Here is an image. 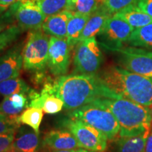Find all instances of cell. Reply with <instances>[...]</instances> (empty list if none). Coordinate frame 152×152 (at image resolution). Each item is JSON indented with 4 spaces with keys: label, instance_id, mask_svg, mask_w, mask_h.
Here are the masks:
<instances>
[{
    "label": "cell",
    "instance_id": "4dcf8cb0",
    "mask_svg": "<svg viewBox=\"0 0 152 152\" xmlns=\"http://www.w3.org/2000/svg\"><path fill=\"white\" fill-rule=\"evenodd\" d=\"M135 4L144 12L152 17V0H137Z\"/></svg>",
    "mask_w": 152,
    "mask_h": 152
},
{
    "label": "cell",
    "instance_id": "ffe728a7",
    "mask_svg": "<svg viewBox=\"0 0 152 152\" xmlns=\"http://www.w3.org/2000/svg\"><path fill=\"white\" fill-rule=\"evenodd\" d=\"M32 90L19 76L0 83V96L4 97L14 94H28Z\"/></svg>",
    "mask_w": 152,
    "mask_h": 152
},
{
    "label": "cell",
    "instance_id": "f1b7e54d",
    "mask_svg": "<svg viewBox=\"0 0 152 152\" xmlns=\"http://www.w3.org/2000/svg\"><path fill=\"white\" fill-rule=\"evenodd\" d=\"M22 112V111L17 109L13 106L9 96H5L2 102L0 103V113L7 115V116L10 118H16Z\"/></svg>",
    "mask_w": 152,
    "mask_h": 152
},
{
    "label": "cell",
    "instance_id": "836d02e7",
    "mask_svg": "<svg viewBox=\"0 0 152 152\" xmlns=\"http://www.w3.org/2000/svg\"><path fill=\"white\" fill-rule=\"evenodd\" d=\"M20 1H23V0H0V5L9 8L11 5Z\"/></svg>",
    "mask_w": 152,
    "mask_h": 152
},
{
    "label": "cell",
    "instance_id": "277c9868",
    "mask_svg": "<svg viewBox=\"0 0 152 152\" xmlns=\"http://www.w3.org/2000/svg\"><path fill=\"white\" fill-rule=\"evenodd\" d=\"M69 117L83 121L105 134L108 140L113 141L119 137L120 125L109 108L97 101L71 111Z\"/></svg>",
    "mask_w": 152,
    "mask_h": 152
},
{
    "label": "cell",
    "instance_id": "603a6c76",
    "mask_svg": "<svg viewBox=\"0 0 152 152\" xmlns=\"http://www.w3.org/2000/svg\"><path fill=\"white\" fill-rule=\"evenodd\" d=\"M42 118V109L29 107L25 110L20 115H19L18 120L20 123L28 125L36 132H39V126H40Z\"/></svg>",
    "mask_w": 152,
    "mask_h": 152
},
{
    "label": "cell",
    "instance_id": "d6986e66",
    "mask_svg": "<svg viewBox=\"0 0 152 152\" xmlns=\"http://www.w3.org/2000/svg\"><path fill=\"white\" fill-rule=\"evenodd\" d=\"M90 16L79 13H73L68 23L66 35V40L72 49L79 42L83 30Z\"/></svg>",
    "mask_w": 152,
    "mask_h": 152
},
{
    "label": "cell",
    "instance_id": "9c48e42d",
    "mask_svg": "<svg viewBox=\"0 0 152 152\" xmlns=\"http://www.w3.org/2000/svg\"><path fill=\"white\" fill-rule=\"evenodd\" d=\"M23 30L42 29L47 17L42 12L35 0H23L14 4L8 11Z\"/></svg>",
    "mask_w": 152,
    "mask_h": 152
},
{
    "label": "cell",
    "instance_id": "44dd1931",
    "mask_svg": "<svg viewBox=\"0 0 152 152\" xmlns=\"http://www.w3.org/2000/svg\"><path fill=\"white\" fill-rule=\"evenodd\" d=\"M127 42L134 47L152 49V23L134 29Z\"/></svg>",
    "mask_w": 152,
    "mask_h": 152
},
{
    "label": "cell",
    "instance_id": "cb8c5ba5",
    "mask_svg": "<svg viewBox=\"0 0 152 152\" xmlns=\"http://www.w3.org/2000/svg\"><path fill=\"white\" fill-rule=\"evenodd\" d=\"M35 1L46 17L67 10L68 0H35Z\"/></svg>",
    "mask_w": 152,
    "mask_h": 152
},
{
    "label": "cell",
    "instance_id": "f546056e",
    "mask_svg": "<svg viewBox=\"0 0 152 152\" xmlns=\"http://www.w3.org/2000/svg\"><path fill=\"white\" fill-rule=\"evenodd\" d=\"M15 133L16 132L0 134V152H8L11 149Z\"/></svg>",
    "mask_w": 152,
    "mask_h": 152
},
{
    "label": "cell",
    "instance_id": "e575fe53",
    "mask_svg": "<svg viewBox=\"0 0 152 152\" xmlns=\"http://www.w3.org/2000/svg\"><path fill=\"white\" fill-rule=\"evenodd\" d=\"M77 149L71 150H47V152H76Z\"/></svg>",
    "mask_w": 152,
    "mask_h": 152
},
{
    "label": "cell",
    "instance_id": "ac0fdd59",
    "mask_svg": "<svg viewBox=\"0 0 152 152\" xmlns=\"http://www.w3.org/2000/svg\"><path fill=\"white\" fill-rule=\"evenodd\" d=\"M115 15L125 20L134 29L152 23V17L144 12L136 4L131 5Z\"/></svg>",
    "mask_w": 152,
    "mask_h": 152
},
{
    "label": "cell",
    "instance_id": "2e32d148",
    "mask_svg": "<svg viewBox=\"0 0 152 152\" xmlns=\"http://www.w3.org/2000/svg\"><path fill=\"white\" fill-rule=\"evenodd\" d=\"M112 15L101 5L99 8L94 11L89 18L83 30L80 41L85 40L99 35L103 30L107 20Z\"/></svg>",
    "mask_w": 152,
    "mask_h": 152
},
{
    "label": "cell",
    "instance_id": "d590c367",
    "mask_svg": "<svg viewBox=\"0 0 152 152\" xmlns=\"http://www.w3.org/2000/svg\"><path fill=\"white\" fill-rule=\"evenodd\" d=\"M9 9V7H4V6H1L0 5V14H3L4 12H5L7 10V9Z\"/></svg>",
    "mask_w": 152,
    "mask_h": 152
},
{
    "label": "cell",
    "instance_id": "d6a6232c",
    "mask_svg": "<svg viewBox=\"0 0 152 152\" xmlns=\"http://www.w3.org/2000/svg\"><path fill=\"white\" fill-rule=\"evenodd\" d=\"M145 152H152V125L145 144Z\"/></svg>",
    "mask_w": 152,
    "mask_h": 152
},
{
    "label": "cell",
    "instance_id": "8d00e7d4",
    "mask_svg": "<svg viewBox=\"0 0 152 152\" xmlns=\"http://www.w3.org/2000/svg\"><path fill=\"white\" fill-rule=\"evenodd\" d=\"M76 152H94V151H88V150L84 149H79L77 150Z\"/></svg>",
    "mask_w": 152,
    "mask_h": 152
},
{
    "label": "cell",
    "instance_id": "484cf974",
    "mask_svg": "<svg viewBox=\"0 0 152 152\" xmlns=\"http://www.w3.org/2000/svg\"><path fill=\"white\" fill-rule=\"evenodd\" d=\"M137 0H102V6L109 14L113 15L123 9L135 4Z\"/></svg>",
    "mask_w": 152,
    "mask_h": 152
},
{
    "label": "cell",
    "instance_id": "ba28073f",
    "mask_svg": "<svg viewBox=\"0 0 152 152\" xmlns=\"http://www.w3.org/2000/svg\"><path fill=\"white\" fill-rule=\"evenodd\" d=\"M109 49L119 54L121 67L152 80V52L134 47Z\"/></svg>",
    "mask_w": 152,
    "mask_h": 152
},
{
    "label": "cell",
    "instance_id": "9a60e30c",
    "mask_svg": "<svg viewBox=\"0 0 152 152\" xmlns=\"http://www.w3.org/2000/svg\"><path fill=\"white\" fill-rule=\"evenodd\" d=\"M73 13L68 10L63 11L47 17L43 23L42 30L48 35L61 39H66L67 26Z\"/></svg>",
    "mask_w": 152,
    "mask_h": 152
},
{
    "label": "cell",
    "instance_id": "5bb4252c",
    "mask_svg": "<svg viewBox=\"0 0 152 152\" xmlns=\"http://www.w3.org/2000/svg\"><path fill=\"white\" fill-rule=\"evenodd\" d=\"M42 146L39 132L20 126L15 133L11 149L16 152H40Z\"/></svg>",
    "mask_w": 152,
    "mask_h": 152
},
{
    "label": "cell",
    "instance_id": "7c38bea8",
    "mask_svg": "<svg viewBox=\"0 0 152 152\" xmlns=\"http://www.w3.org/2000/svg\"><path fill=\"white\" fill-rule=\"evenodd\" d=\"M42 147L47 150L81 149L77 139L67 129H56L47 132L42 140Z\"/></svg>",
    "mask_w": 152,
    "mask_h": 152
},
{
    "label": "cell",
    "instance_id": "74e56055",
    "mask_svg": "<svg viewBox=\"0 0 152 152\" xmlns=\"http://www.w3.org/2000/svg\"><path fill=\"white\" fill-rule=\"evenodd\" d=\"M148 108H149V111H150V115H151V125H152V104H151V105H150V106H148Z\"/></svg>",
    "mask_w": 152,
    "mask_h": 152
},
{
    "label": "cell",
    "instance_id": "f35d334b",
    "mask_svg": "<svg viewBox=\"0 0 152 152\" xmlns=\"http://www.w3.org/2000/svg\"><path fill=\"white\" fill-rule=\"evenodd\" d=\"M8 152H16V151H14V150L11 149V150H10V151H9Z\"/></svg>",
    "mask_w": 152,
    "mask_h": 152
},
{
    "label": "cell",
    "instance_id": "1f68e13d",
    "mask_svg": "<svg viewBox=\"0 0 152 152\" xmlns=\"http://www.w3.org/2000/svg\"><path fill=\"white\" fill-rule=\"evenodd\" d=\"M9 17H10V15L9 14L8 12H7L4 15V16L0 18V33H2L4 30H5L7 28H9L11 26L7 22V20H6V19L9 18Z\"/></svg>",
    "mask_w": 152,
    "mask_h": 152
},
{
    "label": "cell",
    "instance_id": "52a82bcc",
    "mask_svg": "<svg viewBox=\"0 0 152 152\" xmlns=\"http://www.w3.org/2000/svg\"><path fill=\"white\" fill-rule=\"evenodd\" d=\"M103 61V55L96 37L80 41L73 55L74 71L77 74L96 75Z\"/></svg>",
    "mask_w": 152,
    "mask_h": 152
},
{
    "label": "cell",
    "instance_id": "4316f807",
    "mask_svg": "<svg viewBox=\"0 0 152 152\" xmlns=\"http://www.w3.org/2000/svg\"><path fill=\"white\" fill-rule=\"evenodd\" d=\"M18 116L10 118L0 113V134L16 132L21 124L18 120Z\"/></svg>",
    "mask_w": 152,
    "mask_h": 152
},
{
    "label": "cell",
    "instance_id": "5b68a950",
    "mask_svg": "<svg viewBox=\"0 0 152 152\" xmlns=\"http://www.w3.org/2000/svg\"><path fill=\"white\" fill-rule=\"evenodd\" d=\"M50 37L42 29L30 30L22 49L23 67L30 72H42L46 69Z\"/></svg>",
    "mask_w": 152,
    "mask_h": 152
},
{
    "label": "cell",
    "instance_id": "4fadbf2b",
    "mask_svg": "<svg viewBox=\"0 0 152 152\" xmlns=\"http://www.w3.org/2000/svg\"><path fill=\"white\" fill-rule=\"evenodd\" d=\"M22 67V50L18 45L9 49L0 58V83L18 77Z\"/></svg>",
    "mask_w": 152,
    "mask_h": 152
},
{
    "label": "cell",
    "instance_id": "6da1fadb",
    "mask_svg": "<svg viewBox=\"0 0 152 152\" xmlns=\"http://www.w3.org/2000/svg\"><path fill=\"white\" fill-rule=\"evenodd\" d=\"M52 95L61 99L64 109L71 111L97 99L115 97L103 86L96 75L77 73L60 76L53 83Z\"/></svg>",
    "mask_w": 152,
    "mask_h": 152
},
{
    "label": "cell",
    "instance_id": "30bf717a",
    "mask_svg": "<svg viewBox=\"0 0 152 152\" xmlns=\"http://www.w3.org/2000/svg\"><path fill=\"white\" fill-rule=\"evenodd\" d=\"M72 49L66 39L50 37L47 67L52 75L62 76L67 73Z\"/></svg>",
    "mask_w": 152,
    "mask_h": 152
},
{
    "label": "cell",
    "instance_id": "d4e9b609",
    "mask_svg": "<svg viewBox=\"0 0 152 152\" xmlns=\"http://www.w3.org/2000/svg\"><path fill=\"white\" fill-rule=\"evenodd\" d=\"M22 31L18 25L13 24L0 33V54L16 40Z\"/></svg>",
    "mask_w": 152,
    "mask_h": 152
},
{
    "label": "cell",
    "instance_id": "7a4b0ae2",
    "mask_svg": "<svg viewBox=\"0 0 152 152\" xmlns=\"http://www.w3.org/2000/svg\"><path fill=\"white\" fill-rule=\"evenodd\" d=\"M96 76L115 97L126 99L145 106L152 104V80L116 66H108L98 72Z\"/></svg>",
    "mask_w": 152,
    "mask_h": 152
},
{
    "label": "cell",
    "instance_id": "e0dca14e",
    "mask_svg": "<svg viewBox=\"0 0 152 152\" xmlns=\"http://www.w3.org/2000/svg\"><path fill=\"white\" fill-rule=\"evenodd\" d=\"M150 131L133 137H118L113 140L111 152H145V144Z\"/></svg>",
    "mask_w": 152,
    "mask_h": 152
},
{
    "label": "cell",
    "instance_id": "8992f818",
    "mask_svg": "<svg viewBox=\"0 0 152 152\" xmlns=\"http://www.w3.org/2000/svg\"><path fill=\"white\" fill-rule=\"evenodd\" d=\"M61 127L73 133L81 149L94 152H104L108 147V139L105 134L94 127L79 120L65 118Z\"/></svg>",
    "mask_w": 152,
    "mask_h": 152
},
{
    "label": "cell",
    "instance_id": "7402d4cb",
    "mask_svg": "<svg viewBox=\"0 0 152 152\" xmlns=\"http://www.w3.org/2000/svg\"><path fill=\"white\" fill-rule=\"evenodd\" d=\"M102 0H68L67 10L72 13L92 15L101 7Z\"/></svg>",
    "mask_w": 152,
    "mask_h": 152
},
{
    "label": "cell",
    "instance_id": "ab89813d",
    "mask_svg": "<svg viewBox=\"0 0 152 152\" xmlns=\"http://www.w3.org/2000/svg\"><path fill=\"white\" fill-rule=\"evenodd\" d=\"M0 18H1V17H0Z\"/></svg>",
    "mask_w": 152,
    "mask_h": 152
},
{
    "label": "cell",
    "instance_id": "3957f363",
    "mask_svg": "<svg viewBox=\"0 0 152 152\" xmlns=\"http://www.w3.org/2000/svg\"><path fill=\"white\" fill-rule=\"evenodd\" d=\"M109 108L120 125L119 137L142 134L151 128V118L148 106L124 98H100L96 99Z\"/></svg>",
    "mask_w": 152,
    "mask_h": 152
},
{
    "label": "cell",
    "instance_id": "8fae6325",
    "mask_svg": "<svg viewBox=\"0 0 152 152\" xmlns=\"http://www.w3.org/2000/svg\"><path fill=\"white\" fill-rule=\"evenodd\" d=\"M134 30L125 20L113 14L108 19L99 35L106 42L104 47L108 49L117 48L128 42Z\"/></svg>",
    "mask_w": 152,
    "mask_h": 152
},
{
    "label": "cell",
    "instance_id": "83f0119b",
    "mask_svg": "<svg viewBox=\"0 0 152 152\" xmlns=\"http://www.w3.org/2000/svg\"><path fill=\"white\" fill-rule=\"evenodd\" d=\"M64 108V102L61 99L54 95H49L44 104L42 110L45 113L56 114Z\"/></svg>",
    "mask_w": 152,
    "mask_h": 152
}]
</instances>
